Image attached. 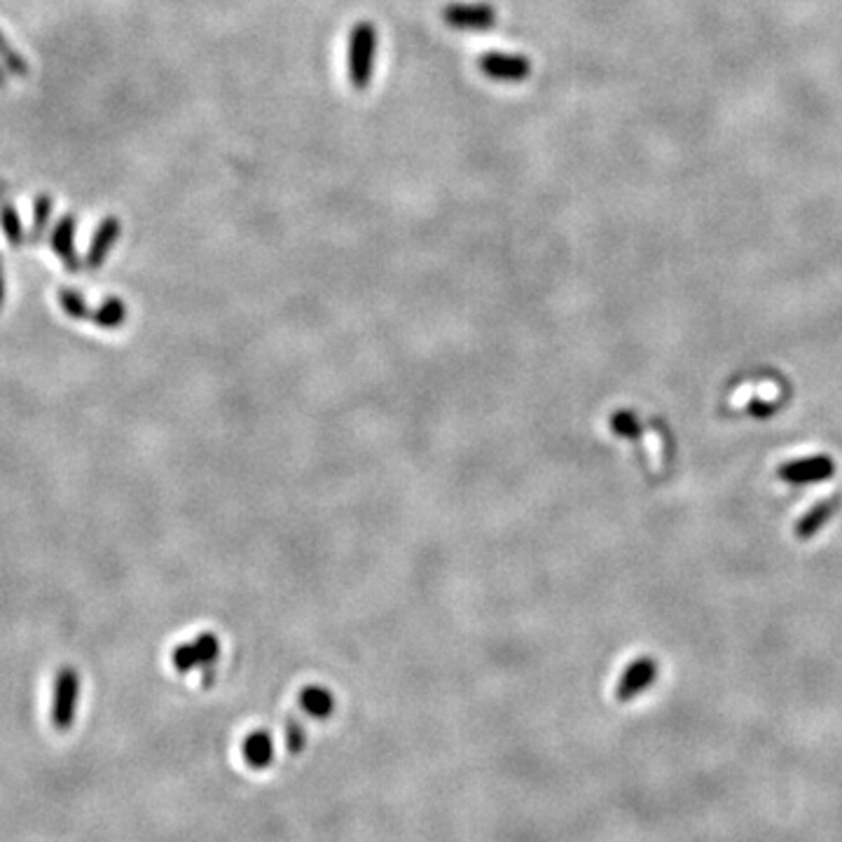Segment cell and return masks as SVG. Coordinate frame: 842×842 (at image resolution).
I'll return each instance as SVG.
<instances>
[{"label":"cell","instance_id":"2e32d148","mask_svg":"<svg viewBox=\"0 0 842 842\" xmlns=\"http://www.w3.org/2000/svg\"><path fill=\"white\" fill-rule=\"evenodd\" d=\"M52 208L54 201L50 195H38L33 199V225H31V241L38 244L45 235L47 225H50V218H52Z\"/></svg>","mask_w":842,"mask_h":842},{"label":"cell","instance_id":"8992f818","mask_svg":"<svg viewBox=\"0 0 842 842\" xmlns=\"http://www.w3.org/2000/svg\"><path fill=\"white\" fill-rule=\"evenodd\" d=\"M836 473V464L831 457H810V458H798V461H789L777 468L780 480L789 482V485H812V482H824L831 480Z\"/></svg>","mask_w":842,"mask_h":842},{"label":"cell","instance_id":"7c38bea8","mask_svg":"<svg viewBox=\"0 0 842 842\" xmlns=\"http://www.w3.org/2000/svg\"><path fill=\"white\" fill-rule=\"evenodd\" d=\"M300 705L314 718H328L335 709L333 693L323 686H307L300 693Z\"/></svg>","mask_w":842,"mask_h":842},{"label":"cell","instance_id":"ba28073f","mask_svg":"<svg viewBox=\"0 0 842 842\" xmlns=\"http://www.w3.org/2000/svg\"><path fill=\"white\" fill-rule=\"evenodd\" d=\"M122 235V223L120 218H115V216H108L98 223V227L94 229L92 241H89V248H87L85 255V267L87 270H101L106 263V258L110 255V251L115 248L117 239Z\"/></svg>","mask_w":842,"mask_h":842},{"label":"cell","instance_id":"9c48e42d","mask_svg":"<svg viewBox=\"0 0 842 842\" xmlns=\"http://www.w3.org/2000/svg\"><path fill=\"white\" fill-rule=\"evenodd\" d=\"M75 232H78V218L66 213L52 227V239H50V246L63 260L69 272H78L82 267L80 258H78V248H75Z\"/></svg>","mask_w":842,"mask_h":842},{"label":"cell","instance_id":"4fadbf2b","mask_svg":"<svg viewBox=\"0 0 842 842\" xmlns=\"http://www.w3.org/2000/svg\"><path fill=\"white\" fill-rule=\"evenodd\" d=\"M89 321L98 328H106V330H117L126 321V304L120 298L110 295V298H106L104 302L98 304L97 310H92Z\"/></svg>","mask_w":842,"mask_h":842},{"label":"cell","instance_id":"52a82bcc","mask_svg":"<svg viewBox=\"0 0 842 842\" xmlns=\"http://www.w3.org/2000/svg\"><path fill=\"white\" fill-rule=\"evenodd\" d=\"M655 679H658V662L653 658L634 660L620 676L618 686H615V699L630 702L636 695H642Z\"/></svg>","mask_w":842,"mask_h":842},{"label":"cell","instance_id":"d6986e66","mask_svg":"<svg viewBox=\"0 0 842 842\" xmlns=\"http://www.w3.org/2000/svg\"><path fill=\"white\" fill-rule=\"evenodd\" d=\"M286 742H288V749L292 751V754H298V751H302V746H304V728H302V723H298L295 721V718H288V726H286Z\"/></svg>","mask_w":842,"mask_h":842},{"label":"cell","instance_id":"9a60e30c","mask_svg":"<svg viewBox=\"0 0 842 842\" xmlns=\"http://www.w3.org/2000/svg\"><path fill=\"white\" fill-rule=\"evenodd\" d=\"M0 227L5 232L7 241L12 248H19L23 244V225L19 218V211L12 207L10 201L0 204Z\"/></svg>","mask_w":842,"mask_h":842},{"label":"cell","instance_id":"ac0fdd59","mask_svg":"<svg viewBox=\"0 0 842 842\" xmlns=\"http://www.w3.org/2000/svg\"><path fill=\"white\" fill-rule=\"evenodd\" d=\"M611 430H614L615 436L630 438V440H634V438L642 436V426H639V419H636L634 414L630 412V410H620V412H615L614 417H611Z\"/></svg>","mask_w":842,"mask_h":842},{"label":"cell","instance_id":"e0dca14e","mask_svg":"<svg viewBox=\"0 0 842 842\" xmlns=\"http://www.w3.org/2000/svg\"><path fill=\"white\" fill-rule=\"evenodd\" d=\"M0 63H3V69L10 75H14V78H26V75H29V63H26L22 52H17V50L10 45V41H7L3 31H0Z\"/></svg>","mask_w":842,"mask_h":842},{"label":"cell","instance_id":"44dd1931","mask_svg":"<svg viewBox=\"0 0 842 842\" xmlns=\"http://www.w3.org/2000/svg\"><path fill=\"white\" fill-rule=\"evenodd\" d=\"M5 73H7V70L3 69V63H0V89H3V87L7 85V75H5Z\"/></svg>","mask_w":842,"mask_h":842},{"label":"cell","instance_id":"8fae6325","mask_svg":"<svg viewBox=\"0 0 842 842\" xmlns=\"http://www.w3.org/2000/svg\"><path fill=\"white\" fill-rule=\"evenodd\" d=\"M241 754L246 758V763L251 768L263 770L270 765L272 756H274V745H272V737L267 733H251L246 739H244V745H241Z\"/></svg>","mask_w":842,"mask_h":842},{"label":"cell","instance_id":"277c9868","mask_svg":"<svg viewBox=\"0 0 842 842\" xmlns=\"http://www.w3.org/2000/svg\"><path fill=\"white\" fill-rule=\"evenodd\" d=\"M220 655V642L213 632H201L195 642H185L173 651L171 662L180 674L197 670V667H211Z\"/></svg>","mask_w":842,"mask_h":842},{"label":"cell","instance_id":"5bb4252c","mask_svg":"<svg viewBox=\"0 0 842 842\" xmlns=\"http://www.w3.org/2000/svg\"><path fill=\"white\" fill-rule=\"evenodd\" d=\"M59 304H61L63 314L73 319V321H89V316H92V310H89L85 295L80 291H73V288H61L59 291Z\"/></svg>","mask_w":842,"mask_h":842},{"label":"cell","instance_id":"30bf717a","mask_svg":"<svg viewBox=\"0 0 842 842\" xmlns=\"http://www.w3.org/2000/svg\"><path fill=\"white\" fill-rule=\"evenodd\" d=\"M836 510H837L836 496H833V499H826V501H819V504H814L812 508H810L808 513H805V515L796 522V529H793V532H796L798 539L800 541L812 539L814 533L819 532L826 522L836 515Z\"/></svg>","mask_w":842,"mask_h":842},{"label":"cell","instance_id":"5b68a950","mask_svg":"<svg viewBox=\"0 0 842 842\" xmlns=\"http://www.w3.org/2000/svg\"><path fill=\"white\" fill-rule=\"evenodd\" d=\"M477 69L489 80L496 82H524L532 75V61L524 54L485 52L477 57Z\"/></svg>","mask_w":842,"mask_h":842},{"label":"cell","instance_id":"7a4b0ae2","mask_svg":"<svg viewBox=\"0 0 842 842\" xmlns=\"http://www.w3.org/2000/svg\"><path fill=\"white\" fill-rule=\"evenodd\" d=\"M78 705H80V674L73 667H61L54 676L52 686V709L50 718L52 726L61 733L70 730L78 717Z\"/></svg>","mask_w":842,"mask_h":842},{"label":"cell","instance_id":"3957f363","mask_svg":"<svg viewBox=\"0 0 842 842\" xmlns=\"http://www.w3.org/2000/svg\"><path fill=\"white\" fill-rule=\"evenodd\" d=\"M442 22L454 31H492L499 14L489 3H449L442 7Z\"/></svg>","mask_w":842,"mask_h":842},{"label":"cell","instance_id":"ffe728a7","mask_svg":"<svg viewBox=\"0 0 842 842\" xmlns=\"http://www.w3.org/2000/svg\"><path fill=\"white\" fill-rule=\"evenodd\" d=\"M5 304V270H3V258H0V310Z\"/></svg>","mask_w":842,"mask_h":842},{"label":"cell","instance_id":"6da1fadb","mask_svg":"<svg viewBox=\"0 0 842 842\" xmlns=\"http://www.w3.org/2000/svg\"><path fill=\"white\" fill-rule=\"evenodd\" d=\"M377 29L370 22H358L349 31V45H347V70L354 89H367L373 82L375 59H377Z\"/></svg>","mask_w":842,"mask_h":842}]
</instances>
